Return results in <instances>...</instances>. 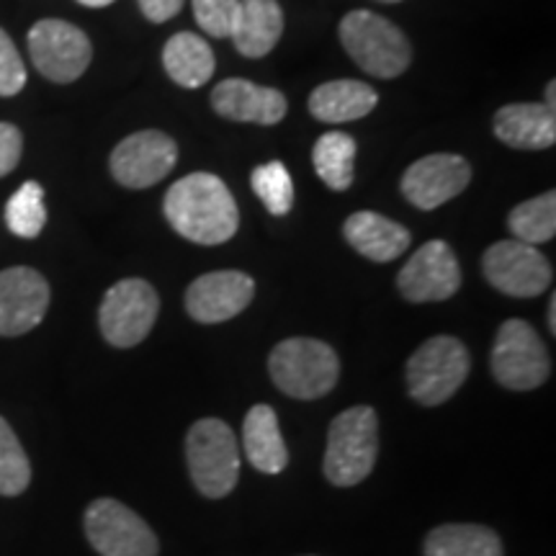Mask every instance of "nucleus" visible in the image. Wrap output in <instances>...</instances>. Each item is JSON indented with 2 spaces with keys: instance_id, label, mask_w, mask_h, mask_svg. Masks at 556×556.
Instances as JSON below:
<instances>
[{
  "instance_id": "1a4fd4ad",
  "label": "nucleus",
  "mask_w": 556,
  "mask_h": 556,
  "mask_svg": "<svg viewBox=\"0 0 556 556\" xmlns=\"http://www.w3.org/2000/svg\"><path fill=\"white\" fill-rule=\"evenodd\" d=\"M86 536L101 556H157L160 552L152 528L135 510L111 497L88 505Z\"/></svg>"
},
{
  "instance_id": "412c9836",
  "label": "nucleus",
  "mask_w": 556,
  "mask_h": 556,
  "mask_svg": "<svg viewBox=\"0 0 556 556\" xmlns=\"http://www.w3.org/2000/svg\"><path fill=\"white\" fill-rule=\"evenodd\" d=\"M283 34V11L278 0H240V16L232 39L250 60L266 58Z\"/></svg>"
},
{
  "instance_id": "7ed1b4c3",
  "label": "nucleus",
  "mask_w": 556,
  "mask_h": 556,
  "mask_svg": "<svg viewBox=\"0 0 556 556\" xmlns=\"http://www.w3.org/2000/svg\"><path fill=\"white\" fill-rule=\"evenodd\" d=\"M268 371L274 384L289 397L317 400L338 384L340 361L323 340L289 338L270 351Z\"/></svg>"
},
{
  "instance_id": "bb28decb",
  "label": "nucleus",
  "mask_w": 556,
  "mask_h": 556,
  "mask_svg": "<svg viewBox=\"0 0 556 556\" xmlns=\"http://www.w3.org/2000/svg\"><path fill=\"white\" fill-rule=\"evenodd\" d=\"M5 225L16 238L34 240L47 225L45 189L37 180H26L5 204Z\"/></svg>"
},
{
  "instance_id": "f704fd0d",
  "label": "nucleus",
  "mask_w": 556,
  "mask_h": 556,
  "mask_svg": "<svg viewBox=\"0 0 556 556\" xmlns=\"http://www.w3.org/2000/svg\"><path fill=\"white\" fill-rule=\"evenodd\" d=\"M554 99H556V83L552 80V83H548V86H546V106L552 109V111L556 109V101H554Z\"/></svg>"
},
{
  "instance_id": "f8f14e48",
  "label": "nucleus",
  "mask_w": 556,
  "mask_h": 556,
  "mask_svg": "<svg viewBox=\"0 0 556 556\" xmlns=\"http://www.w3.org/2000/svg\"><path fill=\"white\" fill-rule=\"evenodd\" d=\"M178 144L157 129L135 131L111 152L109 168L124 189H150L176 168Z\"/></svg>"
},
{
  "instance_id": "39448f33",
  "label": "nucleus",
  "mask_w": 556,
  "mask_h": 556,
  "mask_svg": "<svg viewBox=\"0 0 556 556\" xmlns=\"http://www.w3.org/2000/svg\"><path fill=\"white\" fill-rule=\"evenodd\" d=\"M186 458L193 484L204 497L222 500L238 486L240 454L232 428L217 417L193 422L186 438Z\"/></svg>"
},
{
  "instance_id": "72a5a7b5",
  "label": "nucleus",
  "mask_w": 556,
  "mask_h": 556,
  "mask_svg": "<svg viewBox=\"0 0 556 556\" xmlns=\"http://www.w3.org/2000/svg\"><path fill=\"white\" fill-rule=\"evenodd\" d=\"M548 330H552V336H556V296H552V302H548Z\"/></svg>"
},
{
  "instance_id": "2f4dec72",
  "label": "nucleus",
  "mask_w": 556,
  "mask_h": 556,
  "mask_svg": "<svg viewBox=\"0 0 556 556\" xmlns=\"http://www.w3.org/2000/svg\"><path fill=\"white\" fill-rule=\"evenodd\" d=\"M21 152H24V135L9 122H0V178L16 170Z\"/></svg>"
},
{
  "instance_id": "9d476101",
  "label": "nucleus",
  "mask_w": 556,
  "mask_h": 556,
  "mask_svg": "<svg viewBox=\"0 0 556 556\" xmlns=\"http://www.w3.org/2000/svg\"><path fill=\"white\" fill-rule=\"evenodd\" d=\"M34 67L52 83H73L86 73L93 58L88 34L60 18H41L29 31Z\"/></svg>"
},
{
  "instance_id": "aec40b11",
  "label": "nucleus",
  "mask_w": 556,
  "mask_h": 556,
  "mask_svg": "<svg viewBox=\"0 0 556 556\" xmlns=\"http://www.w3.org/2000/svg\"><path fill=\"white\" fill-rule=\"evenodd\" d=\"M379 96L368 83L361 80H330L312 90L309 114L325 124L358 122L377 109Z\"/></svg>"
},
{
  "instance_id": "4be33fe9",
  "label": "nucleus",
  "mask_w": 556,
  "mask_h": 556,
  "mask_svg": "<svg viewBox=\"0 0 556 556\" xmlns=\"http://www.w3.org/2000/svg\"><path fill=\"white\" fill-rule=\"evenodd\" d=\"M242 446H245L248 462L261 475H278V471L287 469L289 451L283 443L281 428H278L274 407L255 405L250 409L245 415V426H242Z\"/></svg>"
},
{
  "instance_id": "473e14b6",
  "label": "nucleus",
  "mask_w": 556,
  "mask_h": 556,
  "mask_svg": "<svg viewBox=\"0 0 556 556\" xmlns=\"http://www.w3.org/2000/svg\"><path fill=\"white\" fill-rule=\"evenodd\" d=\"M139 11L144 13V18L152 24H165V21L176 16L184 9V0H137Z\"/></svg>"
},
{
  "instance_id": "6ab92c4d",
  "label": "nucleus",
  "mask_w": 556,
  "mask_h": 556,
  "mask_svg": "<svg viewBox=\"0 0 556 556\" xmlns=\"http://www.w3.org/2000/svg\"><path fill=\"white\" fill-rule=\"evenodd\" d=\"M343 235L356 253L374 263H389L400 258L409 248V232L394 219L377 212H356L345 219Z\"/></svg>"
},
{
  "instance_id": "c756f323",
  "label": "nucleus",
  "mask_w": 556,
  "mask_h": 556,
  "mask_svg": "<svg viewBox=\"0 0 556 556\" xmlns=\"http://www.w3.org/2000/svg\"><path fill=\"white\" fill-rule=\"evenodd\" d=\"M197 24L214 39H229L240 16V0H191Z\"/></svg>"
},
{
  "instance_id": "e433bc0d",
  "label": "nucleus",
  "mask_w": 556,
  "mask_h": 556,
  "mask_svg": "<svg viewBox=\"0 0 556 556\" xmlns=\"http://www.w3.org/2000/svg\"><path fill=\"white\" fill-rule=\"evenodd\" d=\"M379 3H400V0H379Z\"/></svg>"
},
{
  "instance_id": "f03ea898",
  "label": "nucleus",
  "mask_w": 556,
  "mask_h": 556,
  "mask_svg": "<svg viewBox=\"0 0 556 556\" xmlns=\"http://www.w3.org/2000/svg\"><path fill=\"white\" fill-rule=\"evenodd\" d=\"M338 34L351 60L374 78H397L413 62V47L405 34L374 11H351L340 21Z\"/></svg>"
},
{
  "instance_id": "20e7f679",
  "label": "nucleus",
  "mask_w": 556,
  "mask_h": 556,
  "mask_svg": "<svg viewBox=\"0 0 556 556\" xmlns=\"http://www.w3.org/2000/svg\"><path fill=\"white\" fill-rule=\"evenodd\" d=\"M379 454V417L371 407H351L332 420L325 451V477L353 486L371 475Z\"/></svg>"
},
{
  "instance_id": "ddd939ff",
  "label": "nucleus",
  "mask_w": 556,
  "mask_h": 556,
  "mask_svg": "<svg viewBox=\"0 0 556 556\" xmlns=\"http://www.w3.org/2000/svg\"><path fill=\"white\" fill-rule=\"evenodd\" d=\"M397 287L407 302H446L462 287L456 253L443 240L426 242L400 270Z\"/></svg>"
},
{
  "instance_id": "7c9ffc66",
  "label": "nucleus",
  "mask_w": 556,
  "mask_h": 556,
  "mask_svg": "<svg viewBox=\"0 0 556 556\" xmlns=\"http://www.w3.org/2000/svg\"><path fill=\"white\" fill-rule=\"evenodd\" d=\"M26 86V65L13 39L0 29V96H16Z\"/></svg>"
},
{
  "instance_id": "5701e85b",
  "label": "nucleus",
  "mask_w": 556,
  "mask_h": 556,
  "mask_svg": "<svg viewBox=\"0 0 556 556\" xmlns=\"http://www.w3.org/2000/svg\"><path fill=\"white\" fill-rule=\"evenodd\" d=\"M163 65L170 80L178 83L180 88H201L212 80L217 60L204 39L191 31H180L165 45Z\"/></svg>"
},
{
  "instance_id": "2eb2a0df",
  "label": "nucleus",
  "mask_w": 556,
  "mask_h": 556,
  "mask_svg": "<svg viewBox=\"0 0 556 556\" xmlns=\"http://www.w3.org/2000/svg\"><path fill=\"white\" fill-rule=\"evenodd\" d=\"M50 307V283L39 270H0V336L16 338L37 328Z\"/></svg>"
},
{
  "instance_id": "4468645a",
  "label": "nucleus",
  "mask_w": 556,
  "mask_h": 556,
  "mask_svg": "<svg viewBox=\"0 0 556 556\" xmlns=\"http://www.w3.org/2000/svg\"><path fill=\"white\" fill-rule=\"evenodd\" d=\"M471 180V168L462 155H448V152H438L415 160L413 165L402 176V193L409 204L422 208V212H433L443 206L446 201L456 199L458 193Z\"/></svg>"
},
{
  "instance_id": "a878e982",
  "label": "nucleus",
  "mask_w": 556,
  "mask_h": 556,
  "mask_svg": "<svg viewBox=\"0 0 556 556\" xmlns=\"http://www.w3.org/2000/svg\"><path fill=\"white\" fill-rule=\"evenodd\" d=\"M507 227L526 245H541L556 235V193L546 191L528 199L507 214Z\"/></svg>"
},
{
  "instance_id": "a211bd4d",
  "label": "nucleus",
  "mask_w": 556,
  "mask_h": 556,
  "mask_svg": "<svg viewBox=\"0 0 556 556\" xmlns=\"http://www.w3.org/2000/svg\"><path fill=\"white\" fill-rule=\"evenodd\" d=\"M500 142L516 150H546L556 142V116L546 103H510L495 114Z\"/></svg>"
},
{
  "instance_id": "393cba45",
  "label": "nucleus",
  "mask_w": 556,
  "mask_h": 556,
  "mask_svg": "<svg viewBox=\"0 0 556 556\" xmlns=\"http://www.w3.org/2000/svg\"><path fill=\"white\" fill-rule=\"evenodd\" d=\"M356 139L345 131H328L315 142L312 163L315 173L332 191H348L356 176Z\"/></svg>"
},
{
  "instance_id": "423d86ee",
  "label": "nucleus",
  "mask_w": 556,
  "mask_h": 556,
  "mask_svg": "<svg viewBox=\"0 0 556 556\" xmlns=\"http://www.w3.org/2000/svg\"><path fill=\"white\" fill-rule=\"evenodd\" d=\"M407 389L415 402L438 407L448 402L469 377V351L454 336H435L407 361Z\"/></svg>"
},
{
  "instance_id": "0eeeda50",
  "label": "nucleus",
  "mask_w": 556,
  "mask_h": 556,
  "mask_svg": "<svg viewBox=\"0 0 556 556\" xmlns=\"http://www.w3.org/2000/svg\"><path fill=\"white\" fill-rule=\"evenodd\" d=\"M492 374L505 389L528 392L544 384L552 374L544 340L526 319H507L500 325L492 345Z\"/></svg>"
},
{
  "instance_id": "cd10ccee",
  "label": "nucleus",
  "mask_w": 556,
  "mask_h": 556,
  "mask_svg": "<svg viewBox=\"0 0 556 556\" xmlns=\"http://www.w3.org/2000/svg\"><path fill=\"white\" fill-rule=\"evenodd\" d=\"M250 184H253L255 197L263 201V206H266L268 214H274V217H283V214H289L291 206H294V180H291L287 165L278 163V160L258 165V168L253 170V176H250Z\"/></svg>"
},
{
  "instance_id": "6e6552de",
  "label": "nucleus",
  "mask_w": 556,
  "mask_h": 556,
  "mask_svg": "<svg viewBox=\"0 0 556 556\" xmlns=\"http://www.w3.org/2000/svg\"><path fill=\"white\" fill-rule=\"evenodd\" d=\"M160 315L157 291L142 278H124L106 291L99 323L103 338L114 348H135L150 336Z\"/></svg>"
},
{
  "instance_id": "c85d7f7f",
  "label": "nucleus",
  "mask_w": 556,
  "mask_h": 556,
  "mask_svg": "<svg viewBox=\"0 0 556 556\" xmlns=\"http://www.w3.org/2000/svg\"><path fill=\"white\" fill-rule=\"evenodd\" d=\"M31 482V464L9 422L0 417V495L16 497Z\"/></svg>"
},
{
  "instance_id": "dca6fc26",
  "label": "nucleus",
  "mask_w": 556,
  "mask_h": 556,
  "mask_svg": "<svg viewBox=\"0 0 556 556\" xmlns=\"http://www.w3.org/2000/svg\"><path fill=\"white\" fill-rule=\"evenodd\" d=\"M255 281L242 270H214L199 276L186 291V309L197 323L217 325L238 317L253 302Z\"/></svg>"
},
{
  "instance_id": "c9c22d12",
  "label": "nucleus",
  "mask_w": 556,
  "mask_h": 556,
  "mask_svg": "<svg viewBox=\"0 0 556 556\" xmlns=\"http://www.w3.org/2000/svg\"><path fill=\"white\" fill-rule=\"evenodd\" d=\"M80 5H88V9H106V5L114 3V0H78Z\"/></svg>"
},
{
  "instance_id": "f3484780",
  "label": "nucleus",
  "mask_w": 556,
  "mask_h": 556,
  "mask_svg": "<svg viewBox=\"0 0 556 556\" xmlns=\"http://www.w3.org/2000/svg\"><path fill=\"white\" fill-rule=\"evenodd\" d=\"M212 109L229 122L278 124L287 116V96L276 88L255 86L242 78H227L212 90Z\"/></svg>"
},
{
  "instance_id": "f257e3e1",
  "label": "nucleus",
  "mask_w": 556,
  "mask_h": 556,
  "mask_svg": "<svg viewBox=\"0 0 556 556\" xmlns=\"http://www.w3.org/2000/svg\"><path fill=\"white\" fill-rule=\"evenodd\" d=\"M165 217L180 238L197 245H222L240 227L238 201L227 184L212 173H191L165 193Z\"/></svg>"
},
{
  "instance_id": "9b49d317",
  "label": "nucleus",
  "mask_w": 556,
  "mask_h": 556,
  "mask_svg": "<svg viewBox=\"0 0 556 556\" xmlns=\"http://www.w3.org/2000/svg\"><path fill=\"white\" fill-rule=\"evenodd\" d=\"M484 278L497 291L516 299L544 294L552 287V266L533 245L520 240H500L482 258Z\"/></svg>"
},
{
  "instance_id": "b1692460",
  "label": "nucleus",
  "mask_w": 556,
  "mask_h": 556,
  "mask_svg": "<svg viewBox=\"0 0 556 556\" xmlns=\"http://www.w3.org/2000/svg\"><path fill=\"white\" fill-rule=\"evenodd\" d=\"M422 552L426 556H503V541L492 528L448 523L428 533Z\"/></svg>"
}]
</instances>
